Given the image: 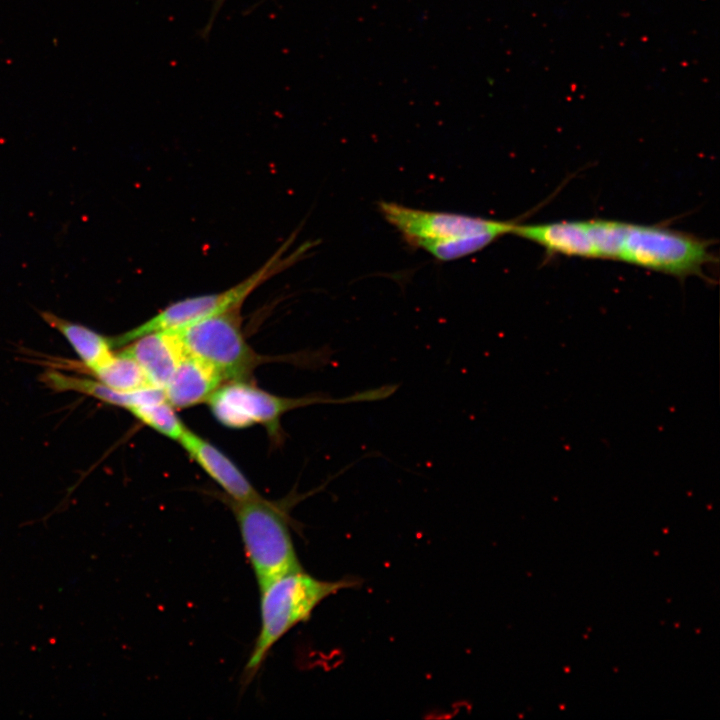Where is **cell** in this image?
Returning <instances> with one entry per match:
<instances>
[{"instance_id": "cell-1", "label": "cell", "mask_w": 720, "mask_h": 720, "mask_svg": "<svg viewBox=\"0 0 720 720\" xmlns=\"http://www.w3.org/2000/svg\"><path fill=\"white\" fill-rule=\"evenodd\" d=\"M354 584L346 579L319 580L301 568L260 585V629L243 670V681L248 684L255 677L274 645L308 620L325 598Z\"/></svg>"}, {"instance_id": "cell-2", "label": "cell", "mask_w": 720, "mask_h": 720, "mask_svg": "<svg viewBox=\"0 0 720 720\" xmlns=\"http://www.w3.org/2000/svg\"><path fill=\"white\" fill-rule=\"evenodd\" d=\"M291 242L286 241L261 267L241 282L213 294L176 301L137 327L112 338L113 346L127 345L145 334L175 330L197 321L241 308L245 300L262 284L295 264L307 247L288 253Z\"/></svg>"}, {"instance_id": "cell-3", "label": "cell", "mask_w": 720, "mask_h": 720, "mask_svg": "<svg viewBox=\"0 0 720 720\" xmlns=\"http://www.w3.org/2000/svg\"><path fill=\"white\" fill-rule=\"evenodd\" d=\"M241 540L258 586L285 573L301 569L287 515L280 505L263 497L232 501Z\"/></svg>"}, {"instance_id": "cell-4", "label": "cell", "mask_w": 720, "mask_h": 720, "mask_svg": "<svg viewBox=\"0 0 720 720\" xmlns=\"http://www.w3.org/2000/svg\"><path fill=\"white\" fill-rule=\"evenodd\" d=\"M711 242L657 225L628 223L618 260L677 277L702 276Z\"/></svg>"}, {"instance_id": "cell-5", "label": "cell", "mask_w": 720, "mask_h": 720, "mask_svg": "<svg viewBox=\"0 0 720 720\" xmlns=\"http://www.w3.org/2000/svg\"><path fill=\"white\" fill-rule=\"evenodd\" d=\"M371 390L357 392L344 398L310 396L285 398L263 391L246 381H231L220 386L208 399L216 420L229 428H245L263 425L271 435L278 433L280 419L286 412L315 403H353L371 401Z\"/></svg>"}, {"instance_id": "cell-6", "label": "cell", "mask_w": 720, "mask_h": 720, "mask_svg": "<svg viewBox=\"0 0 720 720\" xmlns=\"http://www.w3.org/2000/svg\"><path fill=\"white\" fill-rule=\"evenodd\" d=\"M175 331L189 355L211 364L229 381H247L258 364L241 329L240 308Z\"/></svg>"}, {"instance_id": "cell-7", "label": "cell", "mask_w": 720, "mask_h": 720, "mask_svg": "<svg viewBox=\"0 0 720 720\" xmlns=\"http://www.w3.org/2000/svg\"><path fill=\"white\" fill-rule=\"evenodd\" d=\"M384 219L394 226L411 246L430 253L437 246L450 241L478 235L499 238L512 234L515 221H501L477 216L427 211L395 202L378 203Z\"/></svg>"}, {"instance_id": "cell-8", "label": "cell", "mask_w": 720, "mask_h": 720, "mask_svg": "<svg viewBox=\"0 0 720 720\" xmlns=\"http://www.w3.org/2000/svg\"><path fill=\"white\" fill-rule=\"evenodd\" d=\"M178 442L232 501L243 502L262 498L234 462L209 441L186 429Z\"/></svg>"}, {"instance_id": "cell-9", "label": "cell", "mask_w": 720, "mask_h": 720, "mask_svg": "<svg viewBox=\"0 0 720 720\" xmlns=\"http://www.w3.org/2000/svg\"><path fill=\"white\" fill-rule=\"evenodd\" d=\"M133 357L154 387L163 388L188 355L175 330L140 336L122 350Z\"/></svg>"}, {"instance_id": "cell-10", "label": "cell", "mask_w": 720, "mask_h": 720, "mask_svg": "<svg viewBox=\"0 0 720 720\" xmlns=\"http://www.w3.org/2000/svg\"><path fill=\"white\" fill-rule=\"evenodd\" d=\"M512 234L538 244L550 254L596 258L588 221L517 223Z\"/></svg>"}, {"instance_id": "cell-11", "label": "cell", "mask_w": 720, "mask_h": 720, "mask_svg": "<svg viewBox=\"0 0 720 720\" xmlns=\"http://www.w3.org/2000/svg\"><path fill=\"white\" fill-rule=\"evenodd\" d=\"M223 380L211 364L188 354L162 389L171 406L188 408L208 401Z\"/></svg>"}, {"instance_id": "cell-12", "label": "cell", "mask_w": 720, "mask_h": 720, "mask_svg": "<svg viewBox=\"0 0 720 720\" xmlns=\"http://www.w3.org/2000/svg\"><path fill=\"white\" fill-rule=\"evenodd\" d=\"M44 378L46 384L55 390L85 393L105 403L128 410L139 405L165 400L163 389L158 387L124 392L114 390L98 380L69 376L57 371L46 373Z\"/></svg>"}, {"instance_id": "cell-13", "label": "cell", "mask_w": 720, "mask_h": 720, "mask_svg": "<svg viewBox=\"0 0 720 720\" xmlns=\"http://www.w3.org/2000/svg\"><path fill=\"white\" fill-rule=\"evenodd\" d=\"M40 315L49 326L58 330L67 339L84 366L90 371L105 363L114 354L111 338L49 311H42Z\"/></svg>"}, {"instance_id": "cell-14", "label": "cell", "mask_w": 720, "mask_h": 720, "mask_svg": "<svg viewBox=\"0 0 720 720\" xmlns=\"http://www.w3.org/2000/svg\"><path fill=\"white\" fill-rule=\"evenodd\" d=\"M91 373L99 382L118 391L130 392L154 387L138 362L123 351L113 354Z\"/></svg>"}, {"instance_id": "cell-15", "label": "cell", "mask_w": 720, "mask_h": 720, "mask_svg": "<svg viewBox=\"0 0 720 720\" xmlns=\"http://www.w3.org/2000/svg\"><path fill=\"white\" fill-rule=\"evenodd\" d=\"M129 411L146 426L175 441H179L187 429L166 400L139 405Z\"/></svg>"}, {"instance_id": "cell-16", "label": "cell", "mask_w": 720, "mask_h": 720, "mask_svg": "<svg viewBox=\"0 0 720 720\" xmlns=\"http://www.w3.org/2000/svg\"><path fill=\"white\" fill-rule=\"evenodd\" d=\"M596 258L618 260L628 223L616 220H589Z\"/></svg>"}, {"instance_id": "cell-17", "label": "cell", "mask_w": 720, "mask_h": 720, "mask_svg": "<svg viewBox=\"0 0 720 720\" xmlns=\"http://www.w3.org/2000/svg\"><path fill=\"white\" fill-rule=\"evenodd\" d=\"M214 1H215V5H214V7H213V8H214V13H213V15H214L215 13H217V11H218L219 8L221 7V5L224 3V0H214Z\"/></svg>"}]
</instances>
